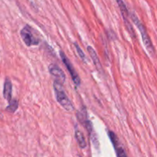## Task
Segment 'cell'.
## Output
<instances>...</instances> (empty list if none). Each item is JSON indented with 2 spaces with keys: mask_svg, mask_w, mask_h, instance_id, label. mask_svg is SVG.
Returning a JSON list of instances; mask_svg holds the SVG:
<instances>
[{
  "mask_svg": "<svg viewBox=\"0 0 157 157\" xmlns=\"http://www.w3.org/2000/svg\"><path fill=\"white\" fill-rule=\"evenodd\" d=\"M75 138H76L78 145H79V147L81 149L86 148V147H87V143H86L84 134H83V133L81 130H78V129L75 130Z\"/></svg>",
  "mask_w": 157,
  "mask_h": 157,
  "instance_id": "obj_11",
  "label": "cell"
},
{
  "mask_svg": "<svg viewBox=\"0 0 157 157\" xmlns=\"http://www.w3.org/2000/svg\"><path fill=\"white\" fill-rule=\"evenodd\" d=\"M108 136L109 138L110 139V140H111V143L112 144H113V147H114L117 157H127L125 150H124L122 146L120 144V141L117 136L113 131H110V130L108 131Z\"/></svg>",
  "mask_w": 157,
  "mask_h": 157,
  "instance_id": "obj_7",
  "label": "cell"
},
{
  "mask_svg": "<svg viewBox=\"0 0 157 157\" xmlns=\"http://www.w3.org/2000/svg\"><path fill=\"white\" fill-rule=\"evenodd\" d=\"M116 2L117 3L118 6H119L121 15H122L123 19H124V23H125V25L126 27H127V31L130 32L131 36H135V33L134 32H133V26H132L130 21V13H129L128 9H127V6H126L125 2H124L123 0H116Z\"/></svg>",
  "mask_w": 157,
  "mask_h": 157,
  "instance_id": "obj_6",
  "label": "cell"
},
{
  "mask_svg": "<svg viewBox=\"0 0 157 157\" xmlns=\"http://www.w3.org/2000/svg\"><path fill=\"white\" fill-rule=\"evenodd\" d=\"M21 39L23 40L25 44L28 46L38 45L40 42V39L38 37H36L34 34V30L31 26L29 25H26L25 27L22 28V29L20 32Z\"/></svg>",
  "mask_w": 157,
  "mask_h": 157,
  "instance_id": "obj_4",
  "label": "cell"
},
{
  "mask_svg": "<svg viewBox=\"0 0 157 157\" xmlns=\"http://www.w3.org/2000/svg\"><path fill=\"white\" fill-rule=\"evenodd\" d=\"M53 87L54 90H55V97H56V100L60 105L63 107L65 110L68 112H71L75 110L74 105L72 104L71 101L67 96L65 94L64 89L63 87L62 84L61 83L58 82V81H55L53 83Z\"/></svg>",
  "mask_w": 157,
  "mask_h": 157,
  "instance_id": "obj_2",
  "label": "cell"
},
{
  "mask_svg": "<svg viewBox=\"0 0 157 157\" xmlns=\"http://www.w3.org/2000/svg\"><path fill=\"white\" fill-rule=\"evenodd\" d=\"M48 71L51 75L55 78V81L61 83V84L65 82V74L61 70V68L58 67V65L55 64H51L48 66Z\"/></svg>",
  "mask_w": 157,
  "mask_h": 157,
  "instance_id": "obj_8",
  "label": "cell"
},
{
  "mask_svg": "<svg viewBox=\"0 0 157 157\" xmlns=\"http://www.w3.org/2000/svg\"><path fill=\"white\" fill-rule=\"evenodd\" d=\"M60 56H61V60H62L63 63L65 65V67H67V69L68 70L69 74H70L71 77L72 78V81H74L75 85L77 87H79L81 85V78H80L79 75L77 73L76 70L74 67L73 64H71V62L70 61V60L68 59L67 56L65 55V54L62 52V51H60Z\"/></svg>",
  "mask_w": 157,
  "mask_h": 157,
  "instance_id": "obj_5",
  "label": "cell"
},
{
  "mask_svg": "<svg viewBox=\"0 0 157 157\" xmlns=\"http://www.w3.org/2000/svg\"><path fill=\"white\" fill-rule=\"evenodd\" d=\"M9 104L7 107H6V110L10 113H14L15 110L18 109V102L16 101V100L12 99L10 102H9Z\"/></svg>",
  "mask_w": 157,
  "mask_h": 157,
  "instance_id": "obj_12",
  "label": "cell"
},
{
  "mask_svg": "<svg viewBox=\"0 0 157 157\" xmlns=\"http://www.w3.org/2000/svg\"><path fill=\"white\" fill-rule=\"evenodd\" d=\"M12 84L9 78H6L4 83V87H3V96L4 98L10 102L12 101Z\"/></svg>",
  "mask_w": 157,
  "mask_h": 157,
  "instance_id": "obj_10",
  "label": "cell"
},
{
  "mask_svg": "<svg viewBox=\"0 0 157 157\" xmlns=\"http://www.w3.org/2000/svg\"><path fill=\"white\" fill-rule=\"evenodd\" d=\"M87 52H88L91 59L93 60V62L94 64L98 71L99 72V74H101V75H103V74L104 73V69H103L102 65H101V61H100L99 57L98 56L97 52H95V50L91 47V46H87Z\"/></svg>",
  "mask_w": 157,
  "mask_h": 157,
  "instance_id": "obj_9",
  "label": "cell"
},
{
  "mask_svg": "<svg viewBox=\"0 0 157 157\" xmlns=\"http://www.w3.org/2000/svg\"><path fill=\"white\" fill-rule=\"evenodd\" d=\"M74 45H75V48H76L77 52H78V56H79L80 58H81V59L82 60V61H84V62H87V58H86L85 55H84V52H83V51H82V49L81 48V47H80V46L78 45V44H77V43H75V44H74Z\"/></svg>",
  "mask_w": 157,
  "mask_h": 157,
  "instance_id": "obj_13",
  "label": "cell"
},
{
  "mask_svg": "<svg viewBox=\"0 0 157 157\" xmlns=\"http://www.w3.org/2000/svg\"><path fill=\"white\" fill-rule=\"evenodd\" d=\"M130 18L132 19V21H133V23L135 24V25L137 27V29H139L140 32L141 34V37H142L143 42H144V46H145L146 49L148 52V53L150 54L151 56H153L155 55V49L153 45V43H152L151 39H150V36H149L148 33H147V31L146 29L145 26L142 24L140 19L138 18L137 15H136L135 12H132L130 14Z\"/></svg>",
  "mask_w": 157,
  "mask_h": 157,
  "instance_id": "obj_1",
  "label": "cell"
},
{
  "mask_svg": "<svg viewBox=\"0 0 157 157\" xmlns=\"http://www.w3.org/2000/svg\"><path fill=\"white\" fill-rule=\"evenodd\" d=\"M77 118H78V120L79 121V122L81 123V124L85 127L86 130H87L94 147H96V148H99V142H98V136H97L96 133H95L94 130L91 122L89 121L88 117H87V113L86 108L84 107L81 111L77 113Z\"/></svg>",
  "mask_w": 157,
  "mask_h": 157,
  "instance_id": "obj_3",
  "label": "cell"
}]
</instances>
